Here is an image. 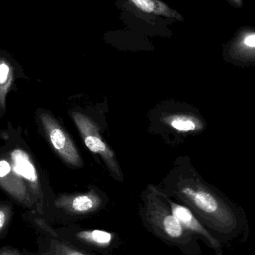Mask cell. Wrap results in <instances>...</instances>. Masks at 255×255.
<instances>
[{
    "label": "cell",
    "instance_id": "obj_14",
    "mask_svg": "<svg viewBox=\"0 0 255 255\" xmlns=\"http://www.w3.org/2000/svg\"><path fill=\"white\" fill-rule=\"evenodd\" d=\"M11 172V166L6 160H0V178H4Z\"/></svg>",
    "mask_w": 255,
    "mask_h": 255
},
{
    "label": "cell",
    "instance_id": "obj_15",
    "mask_svg": "<svg viewBox=\"0 0 255 255\" xmlns=\"http://www.w3.org/2000/svg\"><path fill=\"white\" fill-rule=\"evenodd\" d=\"M244 43L247 46H250V47H255V34L246 37Z\"/></svg>",
    "mask_w": 255,
    "mask_h": 255
},
{
    "label": "cell",
    "instance_id": "obj_11",
    "mask_svg": "<svg viewBox=\"0 0 255 255\" xmlns=\"http://www.w3.org/2000/svg\"><path fill=\"white\" fill-rule=\"evenodd\" d=\"M164 122L180 132L195 131L202 128V124L197 119L189 115H170L165 118Z\"/></svg>",
    "mask_w": 255,
    "mask_h": 255
},
{
    "label": "cell",
    "instance_id": "obj_13",
    "mask_svg": "<svg viewBox=\"0 0 255 255\" xmlns=\"http://www.w3.org/2000/svg\"><path fill=\"white\" fill-rule=\"evenodd\" d=\"M10 68L5 63L0 64V85H4L8 78Z\"/></svg>",
    "mask_w": 255,
    "mask_h": 255
},
{
    "label": "cell",
    "instance_id": "obj_16",
    "mask_svg": "<svg viewBox=\"0 0 255 255\" xmlns=\"http://www.w3.org/2000/svg\"><path fill=\"white\" fill-rule=\"evenodd\" d=\"M0 255H21L16 250L12 249H4V250H0Z\"/></svg>",
    "mask_w": 255,
    "mask_h": 255
},
{
    "label": "cell",
    "instance_id": "obj_8",
    "mask_svg": "<svg viewBox=\"0 0 255 255\" xmlns=\"http://www.w3.org/2000/svg\"><path fill=\"white\" fill-rule=\"evenodd\" d=\"M38 226L47 235L46 246L48 255H97L78 248L67 242L61 238L55 230L51 229L46 223H38Z\"/></svg>",
    "mask_w": 255,
    "mask_h": 255
},
{
    "label": "cell",
    "instance_id": "obj_2",
    "mask_svg": "<svg viewBox=\"0 0 255 255\" xmlns=\"http://www.w3.org/2000/svg\"><path fill=\"white\" fill-rule=\"evenodd\" d=\"M173 193L188 207L208 229L219 235L238 233L241 223L238 215L212 191L197 183H178Z\"/></svg>",
    "mask_w": 255,
    "mask_h": 255
},
{
    "label": "cell",
    "instance_id": "obj_12",
    "mask_svg": "<svg viewBox=\"0 0 255 255\" xmlns=\"http://www.w3.org/2000/svg\"><path fill=\"white\" fill-rule=\"evenodd\" d=\"M11 212L10 209L6 207H0V236L5 233L10 226Z\"/></svg>",
    "mask_w": 255,
    "mask_h": 255
},
{
    "label": "cell",
    "instance_id": "obj_10",
    "mask_svg": "<svg viewBox=\"0 0 255 255\" xmlns=\"http://www.w3.org/2000/svg\"><path fill=\"white\" fill-rule=\"evenodd\" d=\"M13 169L19 175L23 177L32 184L37 183V173L33 163L30 160L29 156L22 150H14L11 153Z\"/></svg>",
    "mask_w": 255,
    "mask_h": 255
},
{
    "label": "cell",
    "instance_id": "obj_5",
    "mask_svg": "<svg viewBox=\"0 0 255 255\" xmlns=\"http://www.w3.org/2000/svg\"><path fill=\"white\" fill-rule=\"evenodd\" d=\"M159 193L170 208L172 214L190 235L196 239L202 240L209 248L214 250L216 255H223L221 243L211 233V231L208 230L190 208L184 204L174 202L165 193L160 191Z\"/></svg>",
    "mask_w": 255,
    "mask_h": 255
},
{
    "label": "cell",
    "instance_id": "obj_3",
    "mask_svg": "<svg viewBox=\"0 0 255 255\" xmlns=\"http://www.w3.org/2000/svg\"><path fill=\"white\" fill-rule=\"evenodd\" d=\"M55 232L61 238L75 247L91 253L110 254L119 244L118 235L107 231L69 226Z\"/></svg>",
    "mask_w": 255,
    "mask_h": 255
},
{
    "label": "cell",
    "instance_id": "obj_6",
    "mask_svg": "<svg viewBox=\"0 0 255 255\" xmlns=\"http://www.w3.org/2000/svg\"><path fill=\"white\" fill-rule=\"evenodd\" d=\"M55 205L71 217H84L100 211L104 205V200L97 190L91 189L86 193L62 196Z\"/></svg>",
    "mask_w": 255,
    "mask_h": 255
},
{
    "label": "cell",
    "instance_id": "obj_9",
    "mask_svg": "<svg viewBox=\"0 0 255 255\" xmlns=\"http://www.w3.org/2000/svg\"><path fill=\"white\" fill-rule=\"evenodd\" d=\"M132 6L139 11L155 16L172 18L182 20V16L160 0H128Z\"/></svg>",
    "mask_w": 255,
    "mask_h": 255
},
{
    "label": "cell",
    "instance_id": "obj_7",
    "mask_svg": "<svg viewBox=\"0 0 255 255\" xmlns=\"http://www.w3.org/2000/svg\"><path fill=\"white\" fill-rule=\"evenodd\" d=\"M42 121L55 151L69 164L82 166V160L68 133L49 115H42Z\"/></svg>",
    "mask_w": 255,
    "mask_h": 255
},
{
    "label": "cell",
    "instance_id": "obj_4",
    "mask_svg": "<svg viewBox=\"0 0 255 255\" xmlns=\"http://www.w3.org/2000/svg\"><path fill=\"white\" fill-rule=\"evenodd\" d=\"M72 117L88 149L101 156L112 173L118 177L122 176L115 153L100 136V128L97 124L91 118L79 112H73Z\"/></svg>",
    "mask_w": 255,
    "mask_h": 255
},
{
    "label": "cell",
    "instance_id": "obj_1",
    "mask_svg": "<svg viewBox=\"0 0 255 255\" xmlns=\"http://www.w3.org/2000/svg\"><path fill=\"white\" fill-rule=\"evenodd\" d=\"M145 229L166 245L178 249L185 255H200L197 239L188 233L174 216L159 190L150 188L139 211Z\"/></svg>",
    "mask_w": 255,
    "mask_h": 255
}]
</instances>
